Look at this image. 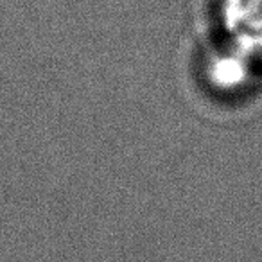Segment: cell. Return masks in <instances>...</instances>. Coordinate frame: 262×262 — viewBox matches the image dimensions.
I'll list each match as a JSON object with an SVG mask.
<instances>
[{"label":"cell","mask_w":262,"mask_h":262,"mask_svg":"<svg viewBox=\"0 0 262 262\" xmlns=\"http://www.w3.org/2000/svg\"><path fill=\"white\" fill-rule=\"evenodd\" d=\"M221 45L262 69V0H210Z\"/></svg>","instance_id":"obj_1"}]
</instances>
